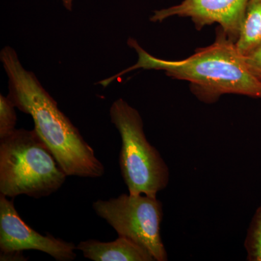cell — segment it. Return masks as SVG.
Wrapping results in <instances>:
<instances>
[{"label":"cell","mask_w":261,"mask_h":261,"mask_svg":"<svg viewBox=\"0 0 261 261\" xmlns=\"http://www.w3.org/2000/svg\"><path fill=\"white\" fill-rule=\"evenodd\" d=\"M0 250L3 252L39 250L58 261H72L76 257L74 244L49 233L37 232L19 216L13 201L3 195H0Z\"/></svg>","instance_id":"6"},{"label":"cell","mask_w":261,"mask_h":261,"mask_svg":"<svg viewBox=\"0 0 261 261\" xmlns=\"http://www.w3.org/2000/svg\"><path fill=\"white\" fill-rule=\"evenodd\" d=\"M27 258L23 255V251H13L8 252H1L0 253V260H20L25 261Z\"/></svg>","instance_id":"13"},{"label":"cell","mask_w":261,"mask_h":261,"mask_svg":"<svg viewBox=\"0 0 261 261\" xmlns=\"http://www.w3.org/2000/svg\"><path fill=\"white\" fill-rule=\"evenodd\" d=\"M15 108L9 97L0 95V139L5 138L15 129L17 116Z\"/></svg>","instance_id":"11"},{"label":"cell","mask_w":261,"mask_h":261,"mask_svg":"<svg viewBox=\"0 0 261 261\" xmlns=\"http://www.w3.org/2000/svg\"><path fill=\"white\" fill-rule=\"evenodd\" d=\"M248 261H261V206L252 216L245 240Z\"/></svg>","instance_id":"10"},{"label":"cell","mask_w":261,"mask_h":261,"mask_svg":"<svg viewBox=\"0 0 261 261\" xmlns=\"http://www.w3.org/2000/svg\"><path fill=\"white\" fill-rule=\"evenodd\" d=\"M245 61L250 73L261 82V44L245 57Z\"/></svg>","instance_id":"12"},{"label":"cell","mask_w":261,"mask_h":261,"mask_svg":"<svg viewBox=\"0 0 261 261\" xmlns=\"http://www.w3.org/2000/svg\"><path fill=\"white\" fill-rule=\"evenodd\" d=\"M92 207L118 236L126 237L145 247L155 261L168 260L161 233L163 205L157 197L122 194L116 198L95 201Z\"/></svg>","instance_id":"5"},{"label":"cell","mask_w":261,"mask_h":261,"mask_svg":"<svg viewBox=\"0 0 261 261\" xmlns=\"http://www.w3.org/2000/svg\"><path fill=\"white\" fill-rule=\"evenodd\" d=\"M110 115L121 137L118 162L128 192L156 197L168 186L169 169L146 138L140 113L120 98L113 103Z\"/></svg>","instance_id":"4"},{"label":"cell","mask_w":261,"mask_h":261,"mask_svg":"<svg viewBox=\"0 0 261 261\" xmlns=\"http://www.w3.org/2000/svg\"><path fill=\"white\" fill-rule=\"evenodd\" d=\"M76 250L94 261H155L147 249L126 237L118 236L115 241L108 243L86 240L77 245Z\"/></svg>","instance_id":"8"},{"label":"cell","mask_w":261,"mask_h":261,"mask_svg":"<svg viewBox=\"0 0 261 261\" xmlns=\"http://www.w3.org/2000/svg\"><path fill=\"white\" fill-rule=\"evenodd\" d=\"M250 0H183L164 9L155 10L150 21L163 22L171 17L190 18L197 31L219 24L236 43Z\"/></svg>","instance_id":"7"},{"label":"cell","mask_w":261,"mask_h":261,"mask_svg":"<svg viewBox=\"0 0 261 261\" xmlns=\"http://www.w3.org/2000/svg\"><path fill=\"white\" fill-rule=\"evenodd\" d=\"M8 78V97L15 108L30 115L34 129L47 145L68 176L102 177L105 167L78 128L60 111L58 103L32 72L25 70L14 49L0 53Z\"/></svg>","instance_id":"1"},{"label":"cell","mask_w":261,"mask_h":261,"mask_svg":"<svg viewBox=\"0 0 261 261\" xmlns=\"http://www.w3.org/2000/svg\"><path fill=\"white\" fill-rule=\"evenodd\" d=\"M261 44V0H250L236 44L242 56L250 54Z\"/></svg>","instance_id":"9"},{"label":"cell","mask_w":261,"mask_h":261,"mask_svg":"<svg viewBox=\"0 0 261 261\" xmlns=\"http://www.w3.org/2000/svg\"><path fill=\"white\" fill-rule=\"evenodd\" d=\"M73 0H62L63 2V5L67 10H70L71 11L72 9H73Z\"/></svg>","instance_id":"14"},{"label":"cell","mask_w":261,"mask_h":261,"mask_svg":"<svg viewBox=\"0 0 261 261\" xmlns=\"http://www.w3.org/2000/svg\"><path fill=\"white\" fill-rule=\"evenodd\" d=\"M35 129H15L0 139V194L39 199L58 191L67 178Z\"/></svg>","instance_id":"3"},{"label":"cell","mask_w":261,"mask_h":261,"mask_svg":"<svg viewBox=\"0 0 261 261\" xmlns=\"http://www.w3.org/2000/svg\"><path fill=\"white\" fill-rule=\"evenodd\" d=\"M128 45L138 56L136 64L98 84L108 87L125 73L140 69L163 70L168 76L190 82V89L201 102L212 104L224 94H239L261 99V82L250 73L237 49L221 27L216 31L215 42L198 48L189 58L178 61L156 58L129 38Z\"/></svg>","instance_id":"2"}]
</instances>
